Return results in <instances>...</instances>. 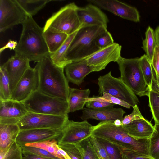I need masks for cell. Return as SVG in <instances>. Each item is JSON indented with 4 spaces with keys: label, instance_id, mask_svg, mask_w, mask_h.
<instances>
[{
    "label": "cell",
    "instance_id": "obj_1",
    "mask_svg": "<svg viewBox=\"0 0 159 159\" xmlns=\"http://www.w3.org/2000/svg\"><path fill=\"white\" fill-rule=\"evenodd\" d=\"M22 29L18 45L14 50L15 54L38 62L50 56L44 39L43 28L39 26L31 16L27 15L22 24Z\"/></svg>",
    "mask_w": 159,
    "mask_h": 159
},
{
    "label": "cell",
    "instance_id": "obj_2",
    "mask_svg": "<svg viewBox=\"0 0 159 159\" xmlns=\"http://www.w3.org/2000/svg\"><path fill=\"white\" fill-rule=\"evenodd\" d=\"M35 67L39 77L38 90L68 102L70 88L64 69L55 64L50 56L37 62Z\"/></svg>",
    "mask_w": 159,
    "mask_h": 159
},
{
    "label": "cell",
    "instance_id": "obj_3",
    "mask_svg": "<svg viewBox=\"0 0 159 159\" xmlns=\"http://www.w3.org/2000/svg\"><path fill=\"white\" fill-rule=\"evenodd\" d=\"M91 136L150 156L149 139L135 140L128 134L122 125L116 126L114 121H101L93 126Z\"/></svg>",
    "mask_w": 159,
    "mask_h": 159
},
{
    "label": "cell",
    "instance_id": "obj_4",
    "mask_svg": "<svg viewBox=\"0 0 159 159\" xmlns=\"http://www.w3.org/2000/svg\"><path fill=\"white\" fill-rule=\"evenodd\" d=\"M107 30V28L98 26L81 27L77 32L67 50L66 60L70 62L79 61L98 51L100 49L96 45V39Z\"/></svg>",
    "mask_w": 159,
    "mask_h": 159
},
{
    "label": "cell",
    "instance_id": "obj_5",
    "mask_svg": "<svg viewBox=\"0 0 159 159\" xmlns=\"http://www.w3.org/2000/svg\"><path fill=\"white\" fill-rule=\"evenodd\" d=\"M116 62L123 82L135 94L140 97L148 96L150 89L143 75L139 58L127 59L121 56Z\"/></svg>",
    "mask_w": 159,
    "mask_h": 159
},
{
    "label": "cell",
    "instance_id": "obj_6",
    "mask_svg": "<svg viewBox=\"0 0 159 159\" xmlns=\"http://www.w3.org/2000/svg\"><path fill=\"white\" fill-rule=\"evenodd\" d=\"M28 111L40 114L67 116L68 102L43 93L38 90L23 102Z\"/></svg>",
    "mask_w": 159,
    "mask_h": 159
},
{
    "label": "cell",
    "instance_id": "obj_7",
    "mask_svg": "<svg viewBox=\"0 0 159 159\" xmlns=\"http://www.w3.org/2000/svg\"><path fill=\"white\" fill-rule=\"evenodd\" d=\"M77 7L73 2L61 8L47 20L44 30L61 32L68 36L78 31L82 26L77 14Z\"/></svg>",
    "mask_w": 159,
    "mask_h": 159
},
{
    "label": "cell",
    "instance_id": "obj_8",
    "mask_svg": "<svg viewBox=\"0 0 159 159\" xmlns=\"http://www.w3.org/2000/svg\"><path fill=\"white\" fill-rule=\"evenodd\" d=\"M99 93H109L129 104L133 107L139 102L136 94L120 78L113 76L110 71L98 79Z\"/></svg>",
    "mask_w": 159,
    "mask_h": 159
},
{
    "label": "cell",
    "instance_id": "obj_9",
    "mask_svg": "<svg viewBox=\"0 0 159 159\" xmlns=\"http://www.w3.org/2000/svg\"><path fill=\"white\" fill-rule=\"evenodd\" d=\"M70 120L67 116H59L29 111L17 124L20 130L34 129H63Z\"/></svg>",
    "mask_w": 159,
    "mask_h": 159
},
{
    "label": "cell",
    "instance_id": "obj_10",
    "mask_svg": "<svg viewBox=\"0 0 159 159\" xmlns=\"http://www.w3.org/2000/svg\"><path fill=\"white\" fill-rule=\"evenodd\" d=\"M27 16L16 0H0V32L22 24Z\"/></svg>",
    "mask_w": 159,
    "mask_h": 159
},
{
    "label": "cell",
    "instance_id": "obj_11",
    "mask_svg": "<svg viewBox=\"0 0 159 159\" xmlns=\"http://www.w3.org/2000/svg\"><path fill=\"white\" fill-rule=\"evenodd\" d=\"M121 46L114 43L100 49L86 58L88 66L93 72H98L105 69L111 62H117L121 57Z\"/></svg>",
    "mask_w": 159,
    "mask_h": 159
},
{
    "label": "cell",
    "instance_id": "obj_12",
    "mask_svg": "<svg viewBox=\"0 0 159 159\" xmlns=\"http://www.w3.org/2000/svg\"><path fill=\"white\" fill-rule=\"evenodd\" d=\"M39 77L36 69L30 66L17 83L11 99L23 102L38 89Z\"/></svg>",
    "mask_w": 159,
    "mask_h": 159
},
{
    "label": "cell",
    "instance_id": "obj_13",
    "mask_svg": "<svg viewBox=\"0 0 159 159\" xmlns=\"http://www.w3.org/2000/svg\"><path fill=\"white\" fill-rule=\"evenodd\" d=\"M93 126L87 120H69L63 130L58 144H75L91 135Z\"/></svg>",
    "mask_w": 159,
    "mask_h": 159
},
{
    "label": "cell",
    "instance_id": "obj_14",
    "mask_svg": "<svg viewBox=\"0 0 159 159\" xmlns=\"http://www.w3.org/2000/svg\"><path fill=\"white\" fill-rule=\"evenodd\" d=\"M93 4L123 19L134 22L140 21V15L134 7L117 0H87Z\"/></svg>",
    "mask_w": 159,
    "mask_h": 159
},
{
    "label": "cell",
    "instance_id": "obj_15",
    "mask_svg": "<svg viewBox=\"0 0 159 159\" xmlns=\"http://www.w3.org/2000/svg\"><path fill=\"white\" fill-rule=\"evenodd\" d=\"M63 129H34L20 130L16 142L21 147L26 144L53 139L58 141L61 136Z\"/></svg>",
    "mask_w": 159,
    "mask_h": 159
},
{
    "label": "cell",
    "instance_id": "obj_16",
    "mask_svg": "<svg viewBox=\"0 0 159 159\" xmlns=\"http://www.w3.org/2000/svg\"><path fill=\"white\" fill-rule=\"evenodd\" d=\"M28 112L23 102L0 100V124H17Z\"/></svg>",
    "mask_w": 159,
    "mask_h": 159
},
{
    "label": "cell",
    "instance_id": "obj_17",
    "mask_svg": "<svg viewBox=\"0 0 159 159\" xmlns=\"http://www.w3.org/2000/svg\"><path fill=\"white\" fill-rule=\"evenodd\" d=\"M30 62L28 59L15 54L2 65L8 76L11 93L19 81L30 67Z\"/></svg>",
    "mask_w": 159,
    "mask_h": 159
},
{
    "label": "cell",
    "instance_id": "obj_18",
    "mask_svg": "<svg viewBox=\"0 0 159 159\" xmlns=\"http://www.w3.org/2000/svg\"><path fill=\"white\" fill-rule=\"evenodd\" d=\"M77 12L82 27L98 26L107 28L108 19L96 6L89 4L84 7L78 6Z\"/></svg>",
    "mask_w": 159,
    "mask_h": 159
},
{
    "label": "cell",
    "instance_id": "obj_19",
    "mask_svg": "<svg viewBox=\"0 0 159 159\" xmlns=\"http://www.w3.org/2000/svg\"><path fill=\"white\" fill-rule=\"evenodd\" d=\"M81 119L83 120L94 119L101 121H114L117 119L121 121L125 111L122 108L114 107L100 109L84 108Z\"/></svg>",
    "mask_w": 159,
    "mask_h": 159
},
{
    "label": "cell",
    "instance_id": "obj_20",
    "mask_svg": "<svg viewBox=\"0 0 159 159\" xmlns=\"http://www.w3.org/2000/svg\"><path fill=\"white\" fill-rule=\"evenodd\" d=\"M122 125L128 134L136 140L149 139L154 130V126L144 118Z\"/></svg>",
    "mask_w": 159,
    "mask_h": 159
},
{
    "label": "cell",
    "instance_id": "obj_21",
    "mask_svg": "<svg viewBox=\"0 0 159 159\" xmlns=\"http://www.w3.org/2000/svg\"><path fill=\"white\" fill-rule=\"evenodd\" d=\"M65 69L66 77L68 82L78 86L82 84L88 74L93 72L88 66L85 59L72 62L67 65Z\"/></svg>",
    "mask_w": 159,
    "mask_h": 159
},
{
    "label": "cell",
    "instance_id": "obj_22",
    "mask_svg": "<svg viewBox=\"0 0 159 159\" xmlns=\"http://www.w3.org/2000/svg\"><path fill=\"white\" fill-rule=\"evenodd\" d=\"M90 93V90L89 89L81 90L70 88L68 101V113L83 110Z\"/></svg>",
    "mask_w": 159,
    "mask_h": 159
},
{
    "label": "cell",
    "instance_id": "obj_23",
    "mask_svg": "<svg viewBox=\"0 0 159 159\" xmlns=\"http://www.w3.org/2000/svg\"><path fill=\"white\" fill-rule=\"evenodd\" d=\"M20 131L17 124H0V148H7L16 142Z\"/></svg>",
    "mask_w": 159,
    "mask_h": 159
},
{
    "label": "cell",
    "instance_id": "obj_24",
    "mask_svg": "<svg viewBox=\"0 0 159 159\" xmlns=\"http://www.w3.org/2000/svg\"><path fill=\"white\" fill-rule=\"evenodd\" d=\"M43 35L50 55L56 52L69 36L63 33L49 30H43Z\"/></svg>",
    "mask_w": 159,
    "mask_h": 159
},
{
    "label": "cell",
    "instance_id": "obj_25",
    "mask_svg": "<svg viewBox=\"0 0 159 159\" xmlns=\"http://www.w3.org/2000/svg\"><path fill=\"white\" fill-rule=\"evenodd\" d=\"M77 31L69 35L57 51L50 55V58L53 63L61 68L64 69L67 65L71 63L66 60L65 55L67 50Z\"/></svg>",
    "mask_w": 159,
    "mask_h": 159
},
{
    "label": "cell",
    "instance_id": "obj_26",
    "mask_svg": "<svg viewBox=\"0 0 159 159\" xmlns=\"http://www.w3.org/2000/svg\"><path fill=\"white\" fill-rule=\"evenodd\" d=\"M28 16H33L51 0H16Z\"/></svg>",
    "mask_w": 159,
    "mask_h": 159
},
{
    "label": "cell",
    "instance_id": "obj_27",
    "mask_svg": "<svg viewBox=\"0 0 159 159\" xmlns=\"http://www.w3.org/2000/svg\"><path fill=\"white\" fill-rule=\"evenodd\" d=\"M145 36L143 42V48L149 61L151 64L155 49L157 45L155 31L149 26L145 32Z\"/></svg>",
    "mask_w": 159,
    "mask_h": 159
},
{
    "label": "cell",
    "instance_id": "obj_28",
    "mask_svg": "<svg viewBox=\"0 0 159 159\" xmlns=\"http://www.w3.org/2000/svg\"><path fill=\"white\" fill-rule=\"evenodd\" d=\"M79 149L82 159H99L89 137L75 144Z\"/></svg>",
    "mask_w": 159,
    "mask_h": 159
},
{
    "label": "cell",
    "instance_id": "obj_29",
    "mask_svg": "<svg viewBox=\"0 0 159 159\" xmlns=\"http://www.w3.org/2000/svg\"><path fill=\"white\" fill-rule=\"evenodd\" d=\"M25 145L43 149L59 159H65L60 152V147L57 140L53 139L39 143H30Z\"/></svg>",
    "mask_w": 159,
    "mask_h": 159
},
{
    "label": "cell",
    "instance_id": "obj_30",
    "mask_svg": "<svg viewBox=\"0 0 159 159\" xmlns=\"http://www.w3.org/2000/svg\"><path fill=\"white\" fill-rule=\"evenodd\" d=\"M22 147L16 142L8 147L0 148V159H23Z\"/></svg>",
    "mask_w": 159,
    "mask_h": 159
},
{
    "label": "cell",
    "instance_id": "obj_31",
    "mask_svg": "<svg viewBox=\"0 0 159 159\" xmlns=\"http://www.w3.org/2000/svg\"><path fill=\"white\" fill-rule=\"evenodd\" d=\"M11 95L8 76L5 69L1 66L0 67V100L11 99Z\"/></svg>",
    "mask_w": 159,
    "mask_h": 159
},
{
    "label": "cell",
    "instance_id": "obj_32",
    "mask_svg": "<svg viewBox=\"0 0 159 159\" xmlns=\"http://www.w3.org/2000/svg\"><path fill=\"white\" fill-rule=\"evenodd\" d=\"M154 130L149 139V154L154 159H159V124L155 123Z\"/></svg>",
    "mask_w": 159,
    "mask_h": 159
},
{
    "label": "cell",
    "instance_id": "obj_33",
    "mask_svg": "<svg viewBox=\"0 0 159 159\" xmlns=\"http://www.w3.org/2000/svg\"><path fill=\"white\" fill-rule=\"evenodd\" d=\"M148 97L152 117L155 123L159 124V93L150 91Z\"/></svg>",
    "mask_w": 159,
    "mask_h": 159
},
{
    "label": "cell",
    "instance_id": "obj_34",
    "mask_svg": "<svg viewBox=\"0 0 159 159\" xmlns=\"http://www.w3.org/2000/svg\"><path fill=\"white\" fill-rule=\"evenodd\" d=\"M139 63L146 83L150 89L152 76L151 64L145 54L143 55L139 58Z\"/></svg>",
    "mask_w": 159,
    "mask_h": 159
},
{
    "label": "cell",
    "instance_id": "obj_35",
    "mask_svg": "<svg viewBox=\"0 0 159 159\" xmlns=\"http://www.w3.org/2000/svg\"><path fill=\"white\" fill-rule=\"evenodd\" d=\"M97 139L104 146L108 159H123L121 152L116 144L102 139Z\"/></svg>",
    "mask_w": 159,
    "mask_h": 159
},
{
    "label": "cell",
    "instance_id": "obj_36",
    "mask_svg": "<svg viewBox=\"0 0 159 159\" xmlns=\"http://www.w3.org/2000/svg\"><path fill=\"white\" fill-rule=\"evenodd\" d=\"M102 96L101 97L93 96L89 98L87 101H97L102 102L117 104L124 107L127 108L129 109L131 106L127 102L117 98L110 94L103 92Z\"/></svg>",
    "mask_w": 159,
    "mask_h": 159
},
{
    "label": "cell",
    "instance_id": "obj_37",
    "mask_svg": "<svg viewBox=\"0 0 159 159\" xmlns=\"http://www.w3.org/2000/svg\"><path fill=\"white\" fill-rule=\"evenodd\" d=\"M116 145L121 152L123 159H154L150 156L143 154L130 148Z\"/></svg>",
    "mask_w": 159,
    "mask_h": 159
},
{
    "label": "cell",
    "instance_id": "obj_38",
    "mask_svg": "<svg viewBox=\"0 0 159 159\" xmlns=\"http://www.w3.org/2000/svg\"><path fill=\"white\" fill-rule=\"evenodd\" d=\"M22 147L23 155L30 154L55 159H59L46 150L40 148L25 145Z\"/></svg>",
    "mask_w": 159,
    "mask_h": 159
},
{
    "label": "cell",
    "instance_id": "obj_39",
    "mask_svg": "<svg viewBox=\"0 0 159 159\" xmlns=\"http://www.w3.org/2000/svg\"><path fill=\"white\" fill-rule=\"evenodd\" d=\"M58 144L67 153L71 159H82L80 151L75 144L69 143Z\"/></svg>",
    "mask_w": 159,
    "mask_h": 159
},
{
    "label": "cell",
    "instance_id": "obj_40",
    "mask_svg": "<svg viewBox=\"0 0 159 159\" xmlns=\"http://www.w3.org/2000/svg\"><path fill=\"white\" fill-rule=\"evenodd\" d=\"M114 43L111 34L107 30L100 35L96 40V45L100 49L107 47Z\"/></svg>",
    "mask_w": 159,
    "mask_h": 159
},
{
    "label": "cell",
    "instance_id": "obj_41",
    "mask_svg": "<svg viewBox=\"0 0 159 159\" xmlns=\"http://www.w3.org/2000/svg\"><path fill=\"white\" fill-rule=\"evenodd\" d=\"M89 139L95 150L99 159H108L104 146L98 139L92 136L89 137Z\"/></svg>",
    "mask_w": 159,
    "mask_h": 159
},
{
    "label": "cell",
    "instance_id": "obj_42",
    "mask_svg": "<svg viewBox=\"0 0 159 159\" xmlns=\"http://www.w3.org/2000/svg\"><path fill=\"white\" fill-rule=\"evenodd\" d=\"M133 108V111L130 114L126 115L123 118L121 122L122 125L128 124L137 119L144 118L141 114L137 105L134 106Z\"/></svg>",
    "mask_w": 159,
    "mask_h": 159
},
{
    "label": "cell",
    "instance_id": "obj_43",
    "mask_svg": "<svg viewBox=\"0 0 159 159\" xmlns=\"http://www.w3.org/2000/svg\"><path fill=\"white\" fill-rule=\"evenodd\" d=\"M115 104L97 101H87L86 106L88 108L93 109H100L113 107Z\"/></svg>",
    "mask_w": 159,
    "mask_h": 159
},
{
    "label": "cell",
    "instance_id": "obj_44",
    "mask_svg": "<svg viewBox=\"0 0 159 159\" xmlns=\"http://www.w3.org/2000/svg\"><path fill=\"white\" fill-rule=\"evenodd\" d=\"M152 76L150 91L159 93V76L155 72L152 65Z\"/></svg>",
    "mask_w": 159,
    "mask_h": 159
},
{
    "label": "cell",
    "instance_id": "obj_45",
    "mask_svg": "<svg viewBox=\"0 0 159 159\" xmlns=\"http://www.w3.org/2000/svg\"><path fill=\"white\" fill-rule=\"evenodd\" d=\"M151 64L155 72L159 76V46L157 45L155 49Z\"/></svg>",
    "mask_w": 159,
    "mask_h": 159
},
{
    "label": "cell",
    "instance_id": "obj_46",
    "mask_svg": "<svg viewBox=\"0 0 159 159\" xmlns=\"http://www.w3.org/2000/svg\"><path fill=\"white\" fill-rule=\"evenodd\" d=\"M18 42L16 41L9 40L5 46L0 49V54L6 49L9 48L10 50H14L17 47Z\"/></svg>",
    "mask_w": 159,
    "mask_h": 159
},
{
    "label": "cell",
    "instance_id": "obj_47",
    "mask_svg": "<svg viewBox=\"0 0 159 159\" xmlns=\"http://www.w3.org/2000/svg\"><path fill=\"white\" fill-rule=\"evenodd\" d=\"M23 159H55L30 154L23 155Z\"/></svg>",
    "mask_w": 159,
    "mask_h": 159
},
{
    "label": "cell",
    "instance_id": "obj_48",
    "mask_svg": "<svg viewBox=\"0 0 159 159\" xmlns=\"http://www.w3.org/2000/svg\"><path fill=\"white\" fill-rule=\"evenodd\" d=\"M155 32L157 44L159 46V25L156 29Z\"/></svg>",
    "mask_w": 159,
    "mask_h": 159
},
{
    "label": "cell",
    "instance_id": "obj_49",
    "mask_svg": "<svg viewBox=\"0 0 159 159\" xmlns=\"http://www.w3.org/2000/svg\"><path fill=\"white\" fill-rule=\"evenodd\" d=\"M121 122L120 120L117 119L114 121V123L116 126H119L122 125Z\"/></svg>",
    "mask_w": 159,
    "mask_h": 159
}]
</instances>
